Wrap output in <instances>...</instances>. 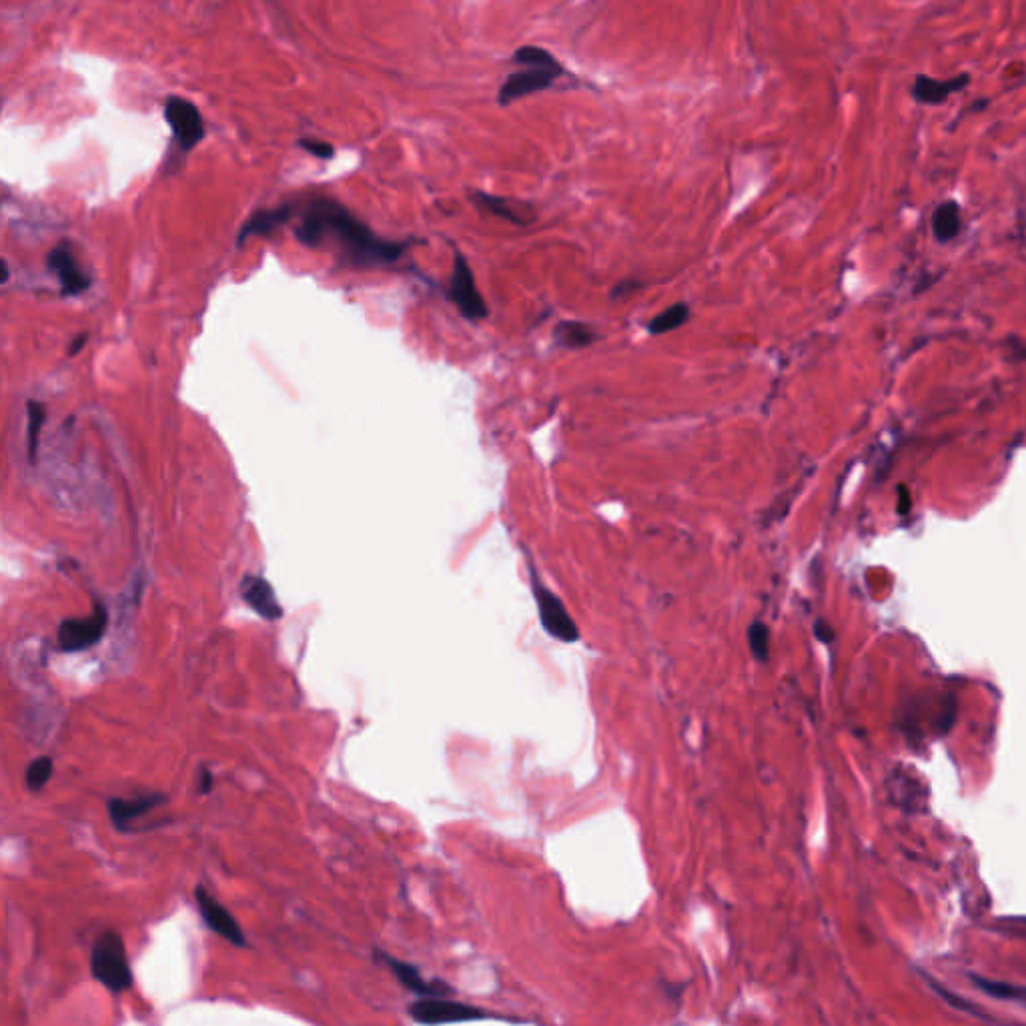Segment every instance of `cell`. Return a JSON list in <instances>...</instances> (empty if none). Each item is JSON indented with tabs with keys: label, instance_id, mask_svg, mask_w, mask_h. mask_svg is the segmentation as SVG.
Instances as JSON below:
<instances>
[{
	"label": "cell",
	"instance_id": "5",
	"mask_svg": "<svg viewBox=\"0 0 1026 1026\" xmlns=\"http://www.w3.org/2000/svg\"><path fill=\"white\" fill-rule=\"evenodd\" d=\"M532 590H534V598H536V604H538V614H540L542 628L552 638H556V640H560L564 644L578 642L580 640V628H578L576 620L572 618V614L568 612L564 602L552 590H548L540 582V578L536 576V570H532Z\"/></svg>",
	"mask_w": 1026,
	"mask_h": 1026
},
{
	"label": "cell",
	"instance_id": "12",
	"mask_svg": "<svg viewBox=\"0 0 1026 1026\" xmlns=\"http://www.w3.org/2000/svg\"><path fill=\"white\" fill-rule=\"evenodd\" d=\"M165 802H167V796L163 792H153V794H143L139 798H111L107 802V810H109V818H111L113 826L119 832H129V830H133V824L137 820L151 814L155 808L163 806Z\"/></svg>",
	"mask_w": 1026,
	"mask_h": 1026
},
{
	"label": "cell",
	"instance_id": "13",
	"mask_svg": "<svg viewBox=\"0 0 1026 1026\" xmlns=\"http://www.w3.org/2000/svg\"><path fill=\"white\" fill-rule=\"evenodd\" d=\"M243 602L267 622H275L283 616V608L277 600L273 586L261 576H245L241 582Z\"/></svg>",
	"mask_w": 1026,
	"mask_h": 1026
},
{
	"label": "cell",
	"instance_id": "1",
	"mask_svg": "<svg viewBox=\"0 0 1026 1026\" xmlns=\"http://www.w3.org/2000/svg\"><path fill=\"white\" fill-rule=\"evenodd\" d=\"M297 217L295 237L311 247H331L337 259L351 267H383L399 261L405 243L375 235L363 221L333 199H313L305 203Z\"/></svg>",
	"mask_w": 1026,
	"mask_h": 1026
},
{
	"label": "cell",
	"instance_id": "26",
	"mask_svg": "<svg viewBox=\"0 0 1026 1026\" xmlns=\"http://www.w3.org/2000/svg\"><path fill=\"white\" fill-rule=\"evenodd\" d=\"M816 636H818L822 642H826V644H828V642L832 640V632H830L828 624H824V622H816Z\"/></svg>",
	"mask_w": 1026,
	"mask_h": 1026
},
{
	"label": "cell",
	"instance_id": "11",
	"mask_svg": "<svg viewBox=\"0 0 1026 1026\" xmlns=\"http://www.w3.org/2000/svg\"><path fill=\"white\" fill-rule=\"evenodd\" d=\"M373 954L381 964H385L395 974L399 984H403L409 992H413L417 996H449V994H453V988L447 982L437 980V978L427 980L417 966L403 962L399 958H393L391 954L381 952V950H375Z\"/></svg>",
	"mask_w": 1026,
	"mask_h": 1026
},
{
	"label": "cell",
	"instance_id": "20",
	"mask_svg": "<svg viewBox=\"0 0 1026 1026\" xmlns=\"http://www.w3.org/2000/svg\"><path fill=\"white\" fill-rule=\"evenodd\" d=\"M53 772H55V762L51 756L35 758L27 766V772H25V782H27L29 790H33V792L43 790L49 784V780L53 778Z\"/></svg>",
	"mask_w": 1026,
	"mask_h": 1026
},
{
	"label": "cell",
	"instance_id": "14",
	"mask_svg": "<svg viewBox=\"0 0 1026 1026\" xmlns=\"http://www.w3.org/2000/svg\"><path fill=\"white\" fill-rule=\"evenodd\" d=\"M475 203L479 207H483L487 213L499 217V219H505L513 225H528L532 223L536 217H534V209L526 203H518V201H511V199H503V197H493V195H487V193H475Z\"/></svg>",
	"mask_w": 1026,
	"mask_h": 1026
},
{
	"label": "cell",
	"instance_id": "19",
	"mask_svg": "<svg viewBox=\"0 0 1026 1026\" xmlns=\"http://www.w3.org/2000/svg\"><path fill=\"white\" fill-rule=\"evenodd\" d=\"M932 225H934V233L938 239L946 241V239H952L958 229H960V211L954 203H944L938 207V211L934 213V219H932Z\"/></svg>",
	"mask_w": 1026,
	"mask_h": 1026
},
{
	"label": "cell",
	"instance_id": "2",
	"mask_svg": "<svg viewBox=\"0 0 1026 1026\" xmlns=\"http://www.w3.org/2000/svg\"><path fill=\"white\" fill-rule=\"evenodd\" d=\"M513 63L518 65V71L507 75L503 81L497 103L501 107H507L520 99H526L530 95L542 93L558 83V79L568 77L566 67L546 49L542 47H522L513 55Z\"/></svg>",
	"mask_w": 1026,
	"mask_h": 1026
},
{
	"label": "cell",
	"instance_id": "7",
	"mask_svg": "<svg viewBox=\"0 0 1026 1026\" xmlns=\"http://www.w3.org/2000/svg\"><path fill=\"white\" fill-rule=\"evenodd\" d=\"M165 119L173 131L175 147L185 155L205 139V123L199 109L181 97H171L165 103Z\"/></svg>",
	"mask_w": 1026,
	"mask_h": 1026
},
{
	"label": "cell",
	"instance_id": "15",
	"mask_svg": "<svg viewBox=\"0 0 1026 1026\" xmlns=\"http://www.w3.org/2000/svg\"><path fill=\"white\" fill-rule=\"evenodd\" d=\"M966 85H968V75H960L952 81H936V79H928V77H918L914 83V89H912V97H914V101H918L922 105H940L952 93L960 91Z\"/></svg>",
	"mask_w": 1026,
	"mask_h": 1026
},
{
	"label": "cell",
	"instance_id": "4",
	"mask_svg": "<svg viewBox=\"0 0 1026 1026\" xmlns=\"http://www.w3.org/2000/svg\"><path fill=\"white\" fill-rule=\"evenodd\" d=\"M407 1012L417 1024H453L491 1018V1014L483 1008L453 1000L449 996H417V1000L407 1006Z\"/></svg>",
	"mask_w": 1026,
	"mask_h": 1026
},
{
	"label": "cell",
	"instance_id": "16",
	"mask_svg": "<svg viewBox=\"0 0 1026 1026\" xmlns=\"http://www.w3.org/2000/svg\"><path fill=\"white\" fill-rule=\"evenodd\" d=\"M289 219H293V207L291 205H283L279 209H273V211H261V213H255L239 231V237H237V247H241L249 237H261V235H269L273 233L275 229H279L281 225H285Z\"/></svg>",
	"mask_w": 1026,
	"mask_h": 1026
},
{
	"label": "cell",
	"instance_id": "25",
	"mask_svg": "<svg viewBox=\"0 0 1026 1026\" xmlns=\"http://www.w3.org/2000/svg\"><path fill=\"white\" fill-rule=\"evenodd\" d=\"M87 339H89V335H87V333H83V335H79V337H75V341H73V343H71V349H69V357H73V355H77V353H79V351H81V349H83V347H85V343H87Z\"/></svg>",
	"mask_w": 1026,
	"mask_h": 1026
},
{
	"label": "cell",
	"instance_id": "9",
	"mask_svg": "<svg viewBox=\"0 0 1026 1026\" xmlns=\"http://www.w3.org/2000/svg\"><path fill=\"white\" fill-rule=\"evenodd\" d=\"M195 902H197V908H199V914L203 918V922L215 932L219 934L221 938L229 940L233 946H247V938H245V932L241 928V924L237 922V918L229 912V908H225L205 886H197L195 888Z\"/></svg>",
	"mask_w": 1026,
	"mask_h": 1026
},
{
	"label": "cell",
	"instance_id": "21",
	"mask_svg": "<svg viewBox=\"0 0 1026 1026\" xmlns=\"http://www.w3.org/2000/svg\"><path fill=\"white\" fill-rule=\"evenodd\" d=\"M27 415H29V425H27L29 457H31V461H35V457H37V449H39L41 429H43V423H45V419H47V409H45V405H43V403H39V401H29Z\"/></svg>",
	"mask_w": 1026,
	"mask_h": 1026
},
{
	"label": "cell",
	"instance_id": "3",
	"mask_svg": "<svg viewBox=\"0 0 1026 1026\" xmlns=\"http://www.w3.org/2000/svg\"><path fill=\"white\" fill-rule=\"evenodd\" d=\"M91 974L109 992L121 994L133 986V968L117 930H105L91 952Z\"/></svg>",
	"mask_w": 1026,
	"mask_h": 1026
},
{
	"label": "cell",
	"instance_id": "17",
	"mask_svg": "<svg viewBox=\"0 0 1026 1026\" xmlns=\"http://www.w3.org/2000/svg\"><path fill=\"white\" fill-rule=\"evenodd\" d=\"M600 335L586 323L580 321H562L554 329V341L558 347L566 349H584L596 343Z\"/></svg>",
	"mask_w": 1026,
	"mask_h": 1026
},
{
	"label": "cell",
	"instance_id": "6",
	"mask_svg": "<svg viewBox=\"0 0 1026 1026\" xmlns=\"http://www.w3.org/2000/svg\"><path fill=\"white\" fill-rule=\"evenodd\" d=\"M109 626V614L103 604H95L93 612L87 618H67L61 622L57 640L59 648L67 654L85 652L97 646Z\"/></svg>",
	"mask_w": 1026,
	"mask_h": 1026
},
{
	"label": "cell",
	"instance_id": "8",
	"mask_svg": "<svg viewBox=\"0 0 1026 1026\" xmlns=\"http://www.w3.org/2000/svg\"><path fill=\"white\" fill-rule=\"evenodd\" d=\"M447 295L465 319L479 321L487 317V305L475 285L473 271L461 253L455 255Z\"/></svg>",
	"mask_w": 1026,
	"mask_h": 1026
},
{
	"label": "cell",
	"instance_id": "10",
	"mask_svg": "<svg viewBox=\"0 0 1026 1026\" xmlns=\"http://www.w3.org/2000/svg\"><path fill=\"white\" fill-rule=\"evenodd\" d=\"M47 267L57 277V281L63 287V295H67V297L81 295V293H85L93 285L91 275L85 273V269L81 267V263H79L77 255H75V249H73V245L69 241H61L49 253Z\"/></svg>",
	"mask_w": 1026,
	"mask_h": 1026
},
{
	"label": "cell",
	"instance_id": "24",
	"mask_svg": "<svg viewBox=\"0 0 1026 1026\" xmlns=\"http://www.w3.org/2000/svg\"><path fill=\"white\" fill-rule=\"evenodd\" d=\"M197 790H199V794H209L213 790V772L209 768H201Z\"/></svg>",
	"mask_w": 1026,
	"mask_h": 1026
},
{
	"label": "cell",
	"instance_id": "23",
	"mask_svg": "<svg viewBox=\"0 0 1026 1026\" xmlns=\"http://www.w3.org/2000/svg\"><path fill=\"white\" fill-rule=\"evenodd\" d=\"M301 147H303L307 153H311V155H315V157H319V159H331V157H333V153H335V151H333V147H331L329 143L313 141V139H305V141H301Z\"/></svg>",
	"mask_w": 1026,
	"mask_h": 1026
},
{
	"label": "cell",
	"instance_id": "22",
	"mask_svg": "<svg viewBox=\"0 0 1026 1026\" xmlns=\"http://www.w3.org/2000/svg\"><path fill=\"white\" fill-rule=\"evenodd\" d=\"M746 638H748V646H750V652L752 656L758 660V662H768L770 658V630L764 622L756 620L752 622V626L748 628L746 632Z\"/></svg>",
	"mask_w": 1026,
	"mask_h": 1026
},
{
	"label": "cell",
	"instance_id": "18",
	"mask_svg": "<svg viewBox=\"0 0 1026 1026\" xmlns=\"http://www.w3.org/2000/svg\"><path fill=\"white\" fill-rule=\"evenodd\" d=\"M688 319H690L688 303H674L672 307H668L666 311H662L648 323V331H650V335H664V333H670V331L686 325Z\"/></svg>",
	"mask_w": 1026,
	"mask_h": 1026
}]
</instances>
